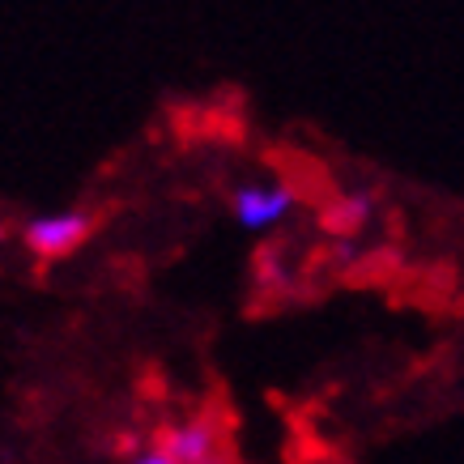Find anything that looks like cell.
<instances>
[{"mask_svg":"<svg viewBox=\"0 0 464 464\" xmlns=\"http://www.w3.org/2000/svg\"><path fill=\"white\" fill-rule=\"evenodd\" d=\"M205 464H239V460H235V451H218V456H213V460H205Z\"/></svg>","mask_w":464,"mask_h":464,"instance_id":"52a82bcc","label":"cell"},{"mask_svg":"<svg viewBox=\"0 0 464 464\" xmlns=\"http://www.w3.org/2000/svg\"><path fill=\"white\" fill-rule=\"evenodd\" d=\"M94 226H99V218H94V213L34 218V222H26L22 239H26V247L34 252V260H39V265H56V260L72 256L85 239H90V235H94Z\"/></svg>","mask_w":464,"mask_h":464,"instance_id":"7a4b0ae2","label":"cell"},{"mask_svg":"<svg viewBox=\"0 0 464 464\" xmlns=\"http://www.w3.org/2000/svg\"><path fill=\"white\" fill-rule=\"evenodd\" d=\"M295 192L290 188H239L235 192V213H239V222L247 226V230H265V226L282 222L285 213H290V205H295Z\"/></svg>","mask_w":464,"mask_h":464,"instance_id":"277c9868","label":"cell"},{"mask_svg":"<svg viewBox=\"0 0 464 464\" xmlns=\"http://www.w3.org/2000/svg\"><path fill=\"white\" fill-rule=\"evenodd\" d=\"M132 464H175V460H170V456H167V451H145V456H141V460H132Z\"/></svg>","mask_w":464,"mask_h":464,"instance_id":"8992f818","label":"cell"},{"mask_svg":"<svg viewBox=\"0 0 464 464\" xmlns=\"http://www.w3.org/2000/svg\"><path fill=\"white\" fill-rule=\"evenodd\" d=\"M371 218V197L353 192V197H333L328 205H320V230L333 239H353Z\"/></svg>","mask_w":464,"mask_h":464,"instance_id":"5b68a950","label":"cell"},{"mask_svg":"<svg viewBox=\"0 0 464 464\" xmlns=\"http://www.w3.org/2000/svg\"><path fill=\"white\" fill-rule=\"evenodd\" d=\"M268 162L277 167L282 183L298 200H307V205H328L333 200V179L315 158L298 154V150H268Z\"/></svg>","mask_w":464,"mask_h":464,"instance_id":"3957f363","label":"cell"},{"mask_svg":"<svg viewBox=\"0 0 464 464\" xmlns=\"http://www.w3.org/2000/svg\"><path fill=\"white\" fill-rule=\"evenodd\" d=\"M154 448L167 451L175 464H205L218 451H230V413L222 405H209L192 422L162 426L154 435Z\"/></svg>","mask_w":464,"mask_h":464,"instance_id":"6da1fadb","label":"cell"}]
</instances>
